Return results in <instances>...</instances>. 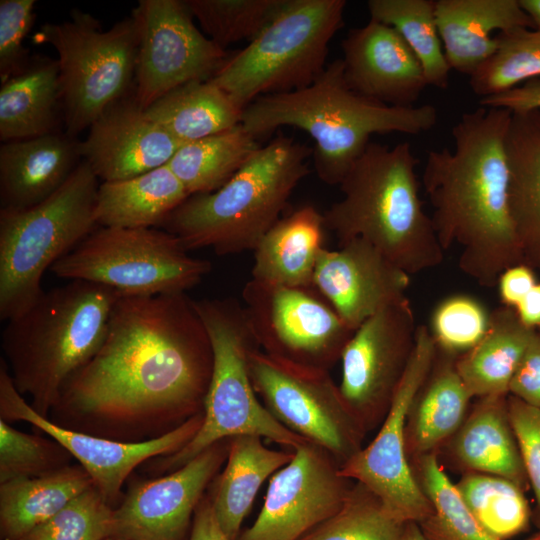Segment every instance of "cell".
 <instances>
[{
	"mask_svg": "<svg viewBox=\"0 0 540 540\" xmlns=\"http://www.w3.org/2000/svg\"><path fill=\"white\" fill-rule=\"evenodd\" d=\"M212 368L194 299L120 297L100 348L67 381L48 419L116 441L151 440L203 412Z\"/></svg>",
	"mask_w": 540,
	"mask_h": 540,
	"instance_id": "1",
	"label": "cell"
},
{
	"mask_svg": "<svg viewBox=\"0 0 540 540\" xmlns=\"http://www.w3.org/2000/svg\"><path fill=\"white\" fill-rule=\"evenodd\" d=\"M511 115L486 106L463 113L451 130L454 149L430 150L423 171L442 249L458 244L461 271L488 288L506 268L524 263L508 204Z\"/></svg>",
	"mask_w": 540,
	"mask_h": 540,
	"instance_id": "2",
	"label": "cell"
},
{
	"mask_svg": "<svg viewBox=\"0 0 540 540\" xmlns=\"http://www.w3.org/2000/svg\"><path fill=\"white\" fill-rule=\"evenodd\" d=\"M437 119L430 104L395 107L355 92L344 78L342 59H336L308 87L254 100L243 110L241 125L254 137L281 126L303 130L315 142L316 174L326 184L339 185L372 135H418Z\"/></svg>",
	"mask_w": 540,
	"mask_h": 540,
	"instance_id": "3",
	"label": "cell"
},
{
	"mask_svg": "<svg viewBox=\"0 0 540 540\" xmlns=\"http://www.w3.org/2000/svg\"><path fill=\"white\" fill-rule=\"evenodd\" d=\"M409 142H370L341 181V200L324 213L325 228L342 244L361 238L409 275L434 268L443 252L425 212Z\"/></svg>",
	"mask_w": 540,
	"mask_h": 540,
	"instance_id": "4",
	"label": "cell"
},
{
	"mask_svg": "<svg viewBox=\"0 0 540 540\" xmlns=\"http://www.w3.org/2000/svg\"><path fill=\"white\" fill-rule=\"evenodd\" d=\"M120 297L109 287L71 280L44 291L6 322L4 360L16 389L30 396L38 414L48 418L67 381L100 348Z\"/></svg>",
	"mask_w": 540,
	"mask_h": 540,
	"instance_id": "5",
	"label": "cell"
},
{
	"mask_svg": "<svg viewBox=\"0 0 540 540\" xmlns=\"http://www.w3.org/2000/svg\"><path fill=\"white\" fill-rule=\"evenodd\" d=\"M313 149L279 135L259 147L218 190L190 195L159 228L188 250L218 255L254 250L279 219L298 183L310 173Z\"/></svg>",
	"mask_w": 540,
	"mask_h": 540,
	"instance_id": "6",
	"label": "cell"
},
{
	"mask_svg": "<svg viewBox=\"0 0 540 540\" xmlns=\"http://www.w3.org/2000/svg\"><path fill=\"white\" fill-rule=\"evenodd\" d=\"M194 303L213 353L203 423L182 449L151 463L150 471L171 473L209 446L236 436H258L292 450L307 442L280 424L257 397L250 377L249 354L260 347L244 306L233 298H205Z\"/></svg>",
	"mask_w": 540,
	"mask_h": 540,
	"instance_id": "7",
	"label": "cell"
},
{
	"mask_svg": "<svg viewBox=\"0 0 540 540\" xmlns=\"http://www.w3.org/2000/svg\"><path fill=\"white\" fill-rule=\"evenodd\" d=\"M99 179L81 161L50 197L22 211H0V319L27 310L44 292L51 267L99 227L94 211Z\"/></svg>",
	"mask_w": 540,
	"mask_h": 540,
	"instance_id": "8",
	"label": "cell"
},
{
	"mask_svg": "<svg viewBox=\"0 0 540 540\" xmlns=\"http://www.w3.org/2000/svg\"><path fill=\"white\" fill-rule=\"evenodd\" d=\"M345 0H283L263 31L230 54L211 80L245 109L257 98L311 85L344 24Z\"/></svg>",
	"mask_w": 540,
	"mask_h": 540,
	"instance_id": "9",
	"label": "cell"
},
{
	"mask_svg": "<svg viewBox=\"0 0 540 540\" xmlns=\"http://www.w3.org/2000/svg\"><path fill=\"white\" fill-rule=\"evenodd\" d=\"M58 55L63 121L76 138L135 82L137 31L132 17L103 30L100 20L74 8L69 20L46 23L33 36Z\"/></svg>",
	"mask_w": 540,
	"mask_h": 540,
	"instance_id": "10",
	"label": "cell"
},
{
	"mask_svg": "<svg viewBox=\"0 0 540 540\" xmlns=\"http://www.w3.org/2000/svg\"><path fill=\"white\" fill-rule=\"evenodd\" d=\"M211 268L164 229L97 227L50 271L109 287L121 297H150L185 293Z\"/></svg>",
	"mask_w": 540,
	"mask_h": 540,
	"instance_id": "11",
	"label": "cell"
},
{
	"mask_svg": "<svg viewBox=\"0 0 540 540\" xmlns=\"http://www.w3.org/2000/svg\"><path fill=\"white\" fill-rule=\"evenodd\" d=\"M250 377L267 410L285 428L329 453L340 466L361 448L365 431L348 410L328 370L260 348L249 354Z\"/></svg>",
	"mask_w": 540,
	"mask_h": 540,
	"instance_id": "12",
	"label": "cell"
},
{
	"mask_svg": "<svg viewBox=\"0 0 540 540\" xmlns=\"http://www.w3.org/2000/svg\"><path fill=\"white\" fill-rule=\"evenodd\" d=\"M436 344L427 325H418L414 346L390 407L374 439L340 466V474L376 495L404 523H420L432 512L408 460L407 419L432 368Z\"/></svg>",
	"mask_w": 540,
	"mask_h": 540,
	"instance_id": "13",
	"label": "cell"
},
{
	"mask_svg": "<svg viewBox=\"0 0 540 540\" xmlns=\"http://www.w3.org/2000/svg\"><path fill=\"white\" fill-rule=\"evenodd\" d=\"M242 298L259 347L299 364L328 370L355 331L314 287H287L251 278Z\"/></svg>",
	"mask_w": 540,
	"mask_h": 540,
	"instance_id": "14",
	"label": "cell"
},
{
	"mask_svg": "<svg viewBox=\"0 0 540 540\" xmlns=\"http://www.w3.org/2000/svg\"><path fill=\"white\" fill-rule=\"evenodd\" d=\"M131 17L137 31L133 95L144 110L183 84L210 80L230 56L197 28L186 1L140 0Z\"/></svg>",
	"mask_w": 540,
	"mask_h": 540,
	"instance_id": "15",
	"label": "cell"
},
{
	"mask_svg": "<svg viewBox=\"0 0 540 540\" xmlns=\"http://www.w3.org/2000/svg\"><path fill=\"white\" fill-rule=\"evenodd\" d=\"M417 325L408 297L364 321L345 345L339 390L367 432L383 421L409 361Z\"/></svg>",
	"mask_w": 540,
	"mask_h": 540,
	"instance_id": "16",
	"label": "cell"
},
{
	"mask_svg": "<svg viewBox=\"0 0 540 540\" xmlns=\"http://www.w3.org/2000/svg\"><path fill=\"white\" fill-rule=\"evenodd\" d=\"M293 451L271 476L262 509L238 540H300L342 507L351 486L340 464L310 442Z\"/></svg>",
	"mask_w": 540,
	"mask_h": 540,
	"instance_id": "17",
	"label": "cell"
},
{
	"mask_svg": "<svg viewBox=\"0 0 540 540\" xmlns=\"http://www.w3.org/2000/svg\"><path fill=\"white\" fill-rule=\"evenodd\" d=\"M0 419L24 421L65 447L86 470L95 487L112 506L122 485L141 463L182 449L203 423L200 412L172 431L140 442H121L61 427L38 414L16 389L7 364L0 359Z\"/></svg>",
	"mask_w": 540,
	"mask_h": 540,
	"instance_id": "18",
	"label": "cell"
},
{
	"mask_svg": "<svg viewBox=\"0 0 540 540\" xmlns=\"http://www.w3.org/2000/svg\"><path fill=\"white\" fill-rule=\"evenodd\" d=\"M229 442L219 441L179 469L132 486L113 509L109 538L184 540L206 487L227 460Z\"/></svg>",
	"mask_w": 540,
	"mask_h": 540,
	"instance_id": "19",
	"label": "cell"
},
{
	"mask_svg": "<svg viewBox=\"0 0 540 540\" xmlns=\"http://www.w3.org/2000/svg\"><path fill=\"white\" fill-rule=\"evenodd\" d=\"M410 275L361 238L324 248L313 286L344 322L356 330L384 307L405 299Z\"/></svg>",
	"mask_w": 540,
	"mask_h": 540,
	"instance_id": "20",
	"label": "cell"
},
{
	"mask_svg": "<svg viewBox=\"0 0 540 540\" xmlns=\"http://www.w3.org/2000/svg\"><path fill=\"white\" fill-rule=\"evenodd\" d=\"M180 145L146 114L132 93L92 123L79 142V152L101 182H111L167 165Z\"/></svg>",
	"mask_w": 540,
	"mask_h": 540,
	"instance_id": "21",
	"label": "cell"
},
{
	"mask_svg": "<svg viewBox=\"0 0 540 540\" xmlns=\"http://www.w3.org/2000/svg\"><path fill=\"white\" fill-rule=\"evenodd\" d=\"M343 72L355 92L395 107H413L428 86L417 57L391 26L371 19L343 39Z\"/></svg>",
	"mask_w": 540,
	"mask_h": 540,
	"instance_id": "22",
	"label": "cell"
},
{
	"mask_svg": "<svg viewBox=\"0 0 540 540\" xmlns=\"http://www.w3.org/2000/svg\"><path fill=\"white\" fill-rule=\"evenodd\" d=\"M79 141L66 133L2 142L0 211H22L55 193L77 168Z\"/></svg>",
	"mask_w": 540,
	"mask_h": 540,
	"instance_id": "23",
	"label": "cell"
},
{
	"mask_svg": "<svg viewBox=\"0 0 540 540\" xmlns=\"http://www.w3.org/2000/svg\"><path fill=\"white\" fill-rule=\"evenodd\" d=\"M435 15L450 69L469 76L495 51L494 31L535 29L519 0H436Z\"/></svg>",
	"mask_w": 540,
	"mask_h": 540,
	"instance_id": "24",
	"label": "cell"
},
{
	"mask_svg": "<svg viewBox=\"0 0 540 540\" xmlns=\"http://www.w3.org/2000/svg\"><path fill=\"white\" fill-rule=\"evenodd\" d=\"M505 149L510 215L524 263L540 270V110L512 112Z\"/></svg>",
	"mask_w": 540,
	"mask_h": 540,
	"instance_id": "25",
	"label": "cell"
},
{
	"mask_svg": "<svg viewBox=\"0 0 540 540\" xmlns=\"http://www.w3.org/2000/svg\"><path fill=\"white\" fill-rule=\"evenodd\" d=\"M324 218L305 205L280 218L254 248L252 279L287 287H314L323 246Z\"/></svg>",
	"mask_w": 540,
	"mask_h": 540,
	"instance_id": "26",
	"label": "cell"
},
{
	"mask_svg": "<svg viewBox=\"0 0 540 540\" xmlns=\"http://www.w3.org/2000/svg\"><path fill=\"white\" fill-rule=\"evenodd\" d=\"M508 396L479 398L451 438L450 450L468 472L506 478L529 486L507 405Z\"/></svg>",
	"mask_w": 540,
	"mask_h": 540,
	"instance_id": "27",
	"label": "cell"
},
{
	"mask_svg": "<svg viewBox=\"0 0 540 540\" xmlns=\"http://www.w3.org/2000/svg\"><path fill=\"white\" fill-rule=\"evenodd\" d=\"M457 356L436 347L428 377L411 406L406 426L408 456L435 452L463 424L472 396L457 369Z\"/></svg>",
	"mask_w": 540,
	"mask_h": 540,
	"instance_id": "28",
	"label": "cell"
},
{
	"mask_svg": "<svg viewBox=\"0 0 540 540\" xmlns=\"http://www.w3.org/2000/svg\"><path fill=\"white\" fill-rule=\"evenodd\" d=\"M62 111L57 59L33 55L18 73L1 83L2 142L55 133Z\"/></svg>",
	"mask_w": 540,
	"mask_h": 540,
	"instance_id": "29",
	"label": "cell"
},
{
	"mask_svg": "<svg viewBox=\"0 0 540 540\" xmlns=\"http://www.w3.org/2000/svg\"><path fill=\"white\" fill-rule=\"evenodd\" d=\"M189 193L168 167L133 178L101 182L95 203L99 227L159 228Z\"/></svg>",
	"mask_w": 540,
	"mask_h": 540,
	"instance_id": "30",
	"label": "cell"
},
{
	"mask_svg": "<svg viewBox=\"0 0 540 540\" xmlns=\"http://www.w3.org/2000/svg\"><path fill=\"white\" fill-rule=\"evenodd\" d=\"M261 437L230 439L225 468L211 497L216 519L230 540H238L240 528L264 481L288 464L294 451L267 448Z\"/></svg>",
	"mask_w": 540,
	"mask_h": 540,
	"instance_id": "31",
	"label": "cell"
},
{
	"mask_svg": "<svg viewBox=\"0 0 540 540\" xmlns=\"http://www.w3.org/2000/svg\"><path fill=\"white\" fill-rule=\"evenodd\" d=\"M536 331L526 327L512 308L491 311L484 337L456 360L472 398L509 395L511 379Z\"/></svg>",
	"mask_w": 540,
	"mask_h": 540,
	"instance_id": "32",
	"label": "cell"
},
{
	"mask_svg": "<svg viewBox=\"0 0 540 540\" xmlns=\"http://www.w3.org/2000/svg\"><path fill=\"white\" fill-rule=\"evenodd\" d=\"M92 485V478L80 464L0 484L2 538L23 540Z\"/></svg>",
	"mask_w": 540,
	"mask_h": 540,
	"instance_id": "33",
	"label": "cell"
},
{
	"mask_svg": "<svg viewBox=\"0 0 540 540\" xmlns=\"http://www.w3.org/2000/svg\"><path fill=\"white\" fill-rule=\"evenodd\" d=\"M243 110L210 79L188 82L169 91L145 112L184 144L239 125Z\"/></svg>",
	"mask_w": 540,
	"mask_h": 540,
	"instance_id": "34",
	"label": "cell"
},
{
	"mask_svg": "<svg viewBox=\"0 0 540 540\" xmlns=\"http://www.w3.org/2000/svg\"><path fill=\"white\" fill-rule=\"evenodd\" d=\"M259 148L241 123L226 131L181 144L168 167L190 195L221 188Z\"/></svg>",
	"mask_w": 540,
	"mask_h": 540,
	"instance_id": "35",
	"label": "cell"
},
{
	"mask_svg": "<svg viewBox=\"0 0 540 540\" xmlns=\"http://www.w3.org/2000/svg\"><path fill=\"white\" fill-rule=\"evenodd\" d=\"M370 18L393 27L417 57L428 86L446 89L450 66L440 38L434 0H369Z\"/></svg>",
	"mask_w": 540,
	"mask_h": 540,
	"instance_id": "36",
	"label": "cell"
},
{
	"mask_svg": "<svg viewBox=\"0 0 540 540\" xmlns=\"http://www.w3.org/2000/svg\"><path fill=\"white\" fill-rule=\"evenodd\" d=\"M455 485L474 518L495 540H507L528 530L532 512L524 490L516 483L467 472Z\"/></svg>",
	"mask_w": 540,
	"mask_h": 540,
	"instance_id": "37",
	"label": "cell"
},
{
	"mask_svg": "<svg viewBox=\"0 0 540 540\" xmlns=\"http://www.w3.org/2000/svg\"><path fill=\"white\" fill-rule=\"evenodd\" d=\"M418 483L432 512L418 523L425 540H495L474 518L435 452L416 457Z\"/></svg>",
	"mask_w": 540,
	"mask_h": 540,
	"instance_id": "38",
	"label": "cell"
},
{
	"mask_svg": "<svg viewBox=\"0 0 540 540\" xmlns=\"http://www.w3.org/2000/svg\"><path fill=\"white\" fill-rule=\"evenodd\" d=\"M497 47L470 76L481 99L499 95L540 78V29L518 27L496 34Z\"/></svg>",
	"mask_w": 540,
	"mask_h": 540,
	"instance_id": "39",
	"label": "cell"
},
{
	"mask_svg": "<svg viewBox=\"0 0 540 540\" xmlns=\"http://www.w3.org/2000/svg\"><path fill=\"white\" fill-rule=\"evenodd\" d=\"M407 525L357 483L342 507L300 540H406Z\"/></svg>",
	"mask_w": 540,
	"mask_h": 540,
	"instance_id": "40",
	"label": "cell"
},
{
	"mask_svg": "<svg viewBox=\"0 0 540 540\" xmlns=\"http://www.w3.org/2000/svg\"><path fill=\"white\" fill-rule=\"evenodd\" d=\"M283 0H186L201 31L226 50L232 43L251 42L272 20Z\"/></svg>",
	"mask_w": 540,
	"mask_h": 540,
	"instance_id": "41",
	"label": "cell"
},
{
	"mask_svg": "<svg viewBox=\"0 0 540 540\" xmlns=\"http://www.w3.org/2000/svg\"><path fill=\"white\" fill-rule=\"evenodd\" d=\"M71 458L52 437L21 432L0 419V484L58 471L71 465Z\"/></svg>",
	"mask_w": 540,
	"mask_h": 540,
	"instance_id": "42",
	"label": "cell"
},
{
	"mask_svg": "<svg viewBox=\"0 0 540 540\" xmlns=\"http://www.w3.org/2000/svg\"><path fill=\"white\" fill-rule=\"evenodd\" d=\"M490 319L491 311L480 300L458 293L436 304L428 329L438 349L459 357L484 337Z\"/></svg>",
	"mask_w": 540,
	"mask_h": 540,
	"instance_id": "43",
	"label": "cell"
},
{
	"mask_svg": "<svg viewBox=\"0 0 540 540\" xmlns=\"http://www.w3.org/2000/svg\"><path fill=\"white\" fill-rule=\"evenodd\" d=\"M113 508L92 485L23 540H104L110 537Z\"/></svg>",
	"mask_w": 540,
	"mask_h": 540,
	"instance_id": "44",
	"label": "cell"
},
{
	"mask_svg": "<svg viewBox=\"0 0 540 540\" xmlns=\"http://www.w3.org/2000/svg\"><path fill=\"white\" fill-rule=\"evenodd\" d=\"M35 0L0 1V80L18 73L30 59L24 40L36 17Z\"/></svg>",
	"mask_w": 540,
	"mask_h": 540,
	"instance_id": "45",
	"label": "cell"
},
{
	"mask_svg": "<svg viewBox=\"0 0 540 540\" xmlns=\"http://www.w3.org/2000/svg\"><path fill=\"white\" fill-rule=\"evenodd\" d=\"M507 405L529 486L535 495L533 521L540 530V409L511 395Z\"/></svg>",
	"mask_w": 540,
	"mask_h": 540,
	"instance_id": "46",
	"label": "cell"
},
{
	"mask_svg": "<svg viewBox=\"0 0 540 540\" xmlns=\"http://www.w3.org/2000/svg\"><path fill=\"white\" fill-rule=\"evenodd\" d=\"M509 395L540 409V332L536 331L509 385Z\"/></svg>",
	"mask_w": 540,
	"mask_h": 540,
	"instance_id": "47",
	"label": "cell"
},
{
	"mask_svg": "<svg viewBox=\"0 0 540 540\" xmlns=\"http://www.w3.org/2000/svg\"><path fill=\"white\" fill-rule=\"evenodd\" d=\"M537 283L533 268L526 263H518L506 268L496 285L503 306L514 309Z\"/></svg>",
	"mask_w": 540,
	"mask_h": 540,
	"instance_id": "48",
	"label": "cell"
},
{
	"mask_svg": "<svg viewBox=\"0 0 540 540\" xmlns=\"http://www.w3.org/2000/svg\"><path fill=\"white\" fill-rule=\"evenodd\" d=\"M480 106L504 108L511 112L540 110V78L496 96L479 100Z\"/></svg>",
	"mask_w": 540,
	"mask_h": 540,
	"instance_id": "49",
	"label": "cell"
},
{
	"mask_svg": "<svg viewBox=\"0 0 540 540\" xmlns=\"http://www.w3.org/2000/svg\"><path fill=\"white\" fill-rule=\"evenodd\" d=\"M190 540H230L216 519L211 497H203L195 511Z\"/></svg>",
	"mask_w": 540,
	"mask_h": 540,
	"instance_id": "50",
	"label": "cell"
},
{
	"mask_svg": "<svg viewBox=\"0 0 540 540\" xmlns=\"http://www.w3.org/2000/svg\"><path fill=\"white\" fill-rule=\"evenodd\" d=\"M514 310L526 327L540 330V282L516 305Z\"/></svg>",
	"mask_w": 540,
	"mask_h": 540,
	"instance_id": "51",
	"label": "cell"
},
{
	"mask_svg": "<svg viewBox=\"0 0 540 540\" xmlns=\"http://www.w3.org/2000/svg\"><path fill=\"white\" fill-rule=\"evenodd\" d=\"M524 12L533 22L535 29H540V0H519Z\"/></svg>",
	"mask_w": 540,
	"mask_h": 540,
	"instance_id": "52",
	"label": "cell"
},
{
	"mask_svg": "<svg viewBox=\"0 0 540 540\" xmlns=\"http://www.w3.org/2000/svg\"><path fill=\"white\" fill-rule=\"evenodd\" d=\"M406 540H425L416 523H408Z\"/></svg>",
	"mask_w": 540,
	"mask_h": 540,
	"instance_id": "53",
	"label": "cell"
},
{
	"mask_svg": "<svg viewBox=\"0 0 540 540\" xmlns=\"http://www.w3.org/2000/svg\"><path fill=\"white\" fill-rule=\"evenodd\" d=\"M527 540H540V530L536 534L528 538Z\"/></svg>",
	"mask_w": 540,
	"mask_h": 540,
	"instance_id": "54",
	"label": "cell"
},
{
	"mask_svg": "<svg viewBox=\"0 0 540 540\" xmlns=\"http://www.w3.org/2000/svg\"><path fill=\"white\" fill-rule=\"evenodd\" d=\"M104 540H118V539H114V538H106Z\"/></svg>",
	"mask_w": 540,
	"mask_h": 540,
	"instance_id": "55",
	"label": "cell"
},
{
	"mask_svg": "<svg viewBox=\"0 0 540 540\" xmlns=\"http://www.w3.org/2000/svg\"><path fill=\"white\" fill-rule=\"evenodd\" d=\"M537 331H539V332H540V330H537Z\"/></svg>",
	"mask_w": 540,
	"mask_h": 540,
	"instance_id": "56",
	"label": "cell"
}]
</instances>
